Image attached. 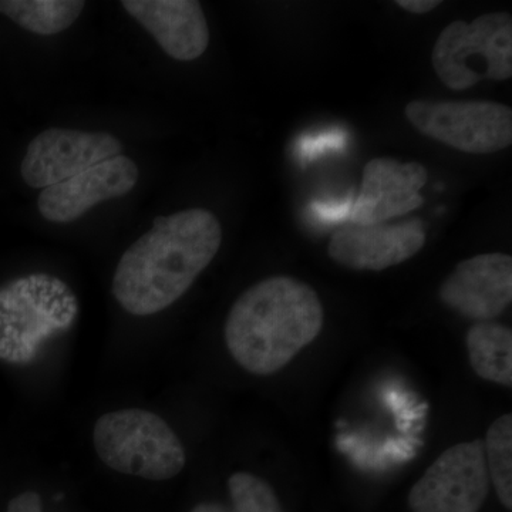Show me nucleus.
<instances>
[{
  "label": "nucleus",
  "instance_id": "7ed1b4c3",
  "mask_svg": "<svg viewBox=\"0 0 512 512\" xmlns=\"http://www.w3.org/2000/svg\"><path fill=\"white\" fill-rule=\"evenodd\" d=\"M79 305L55 276L33 274L0 288V360L26 365L40 345L73 325Z\"/></svg>",
  "mask_w": 512,
  "mask_h": 512
},
{
  "label": "nucleus",
  "instance_id": "423d86ee",
  "mask_svg": "<svg viewBox=\"0 0 512 512\" xmlns=\"http://www.w3.org/2000/svg\"><path fill=\"white\" fill-rule=\"evenodd\" d=\"M406 119L424 136L467 154H493L512 144V111L495 101L414 100Z\"/></svg>",
  "mask_w": 512,
  "mask_h": 512
},
{
  "label": "nucleus",
  "instance_id": "f8f14e48",
  "mask_svg": "<svg viewBox=\"0 0 512 512\" xmlns=\"http://www.w3.org/2000/svg\"><path fill=\"white\" fill-rule=\"evenodd\" d=\"M138 167L126 156L111 157L40 192V214L55 224H67L86 214L100 202L128 194L138 181Z\"/></svg>",
  "mask_w": 512,
  "mask_h": 512
},
{
  "label": "nucleus",
  "instance_id": "f3484780",
  "mask_svg": "<svg viewBox=\"0 0 512 512\" xmlns=\"http://www.w3.org/2000/svg\"><path fill=\"white\" fill-rule=\"evenodd\" d=\"M228 491L232 512H282L274 488L255 474H232Z\"/></svg>",
  "mask_w": 512,
  "mask_h": 512
},
{
  "label": "nucleus",
  "instance_id": "9b49d317",
  "mask_svg": "<svg viewBox=\"0 0 512 512\" xmlns=\"http://www.w3.org/2000/svg\"><path fill=\"white\" fill-rule=\"evenodd\" d=\"M427 180L429 173L423 164L373 158L363 170L362 188L350 221L359 225L382 224L416 211L424 204L420 191Z\"/></svg>",
  "mask_w": 512,
  "mask_h": 512
},
{
  "label": "nucleus",
  "instance_id": "9d476101",
  "mask_svg": "<svg viewBox=\"0 0 512 512\" xmlns=\"http://www.w3.org/2000/svg\"><path fill=\"white\" fill-rule=\"evenodd\" d=\"M440 301L463 318L490 322L512 301V258L483 254L460 262L439 289Z\"/></svg>",
  "mask_w": 512,
  "mask_h": 512
},
{
  "label": "nucleus",
  "instance_id": "0eeeda50",
  "mask_svg": "<svg viewBox=\"0 0 512 512\" xmlns=\"http://www.w3.org/2000/svg\"><path fill=\"white\" fill-rule=\"evenodd\" d=\"M490 493V476L481 440L448 448L413 485L412 512H478Z\"/></svg>",
  "mask_w": 512,
  "mask_h": 512
},
{
  "label": "nucleus",
  "instance_id": "4468645a",
  "mask_svg": "<svg viewBox=\"0 0 512 512\" xmlns=\"http://www.w3.org/2000/svg\"><path fill=\"white\" fill-rule=\"evenodd\" d=\"M471 367L487 382L512 386V330L500 323L478 322L467 332Z\"/></svg>",
  "mask_w": 512,
  "mask_h": 512
},
{
  "label": "nucleus",
  "instance_id": "f03ea898",
  "mask_svg": "<svg viewBox=\"0 0 512 512\" xmlns=\"http://www.w3.org/2000/svg\"><path fill=\"white\" fill-rule=\"evenodd\" d=\"M323 322L322 302L311 286L292 276H271L234 303L225 343L242 369L271 376L318 338Z\"/></svg>",
  "mask_w": 512,
  "mask_h": 512
},
{
  "label": "nucleus",
  "instance_id": "2eb2a0df",
  "mask_svg": "<svg viewBox=\"0 0 512 512\" xmlns=\"http://www.w3.org/2000/svg\"><path fill=\"white\" fill-rule=\"evenodd\" d=\"M84 5L82 0H0V13L28 32L52 36L70 28Z\"/></svg>",
  "mask_w": 512,
  "mask_h": 512
},
{
  "label": "nucleus",
  "instance_id": "ddd939ff",
  "mask_svg": "<svg viewBox=\"0 0 512 512\" xmlns=\"http://www.w3.org/2000/svg\"><path fill=\"white\" fill-rule=\"evenodd\" d=\"M121 5L175 60L190 62L198 59L210 45V29L200 2L124 0Z\"/></svg>",
  "mask_w": 512,
  "mask_h": 512
},
{
  "label": "nucleus",
  "instance_id": "aec40b11",
  "mask_svg": "<svg viewBox=\"0 0 512 512\" xmlns=\"http://www.w3.org/2000/svg\"><path fill=\"white\" fill-rule=\"evenodd\" d=\"M191 512H229L224 505L214 503V501H205L192 508Z\"/></svg>",
  "mask_w": 512,
  "mask_h": 512
},
{
  "label": "nucleus",
  "instance_id": "39448f33",
  "mask_svg": "<svg viewBox=\"0 0 512 512\" xmlns=\"http://www.w3.org/2000/svg\"><path fill=\"white\" fill-rule=\"evenodd\" d=\"M431 62L441 82L456 92L483 80L511 79L510 13H487L471 23L454 20L437 37Z\"/></svg>",
  "mask_w": 512,
  "mask_h": 512
},
{
  "label": "nucleus",
  "instance_id": "dca6fc26",
  "mask_svg": "<svg viewBox=\"0 0 512 512\" xmlns=\"http://www.w3.org/2000/svg\"><path fill=\"white\" fill-rule=\"evenodd\" d=\"M488 476L493 480L498 500L512 510V416L503 414L491 424L484 441Z\"/></svg>",
  "mask_w": 512,
  "mask_h": 512
},
{
  "label": "nucleus",
  "instance_id": "a211bd4d",
  "mask_svg": "<svg viewBox=\"0 0 512 512\" xmlns=\"http://www.w3.org/2000/svg\"><path fill=\"white\" fill-rule=\"evenodd\" d=\"M5 512H43L42 497L35 491H26L10 500Z\"/></svg>",
  "mask_w": 512,
  "mask_h": 512
},
{
  "label": "nucleus",
  "instance_id": "20e7f679",
  "mask_svg": "<svg viewBox=\"0 0 512 512\" xmlns=\"http://www.w3.org/2000/svg\"><path fill=\"white\" fill-rule=\"evenodd\" d=\"M97 456L117 473L150 481H167L183 471L187 456L177 434L156 413L117 410L94 424Z\"/></svg>",
  "mask_w": 512,
  "mask_h": 512
},
{
  "label": "nucleus",
  "instance_id": "1a4fd4ad",
  "mask_svg": "<svg viewBox=\"0 0 512 512\" xmlns=\"http://www.w3.org/2000/svg\"><path fill=\"white\" fill-rule=\"evenodd\" d=\"M426 238V227L419 218L373 225L350 222L332 235L328 254L345 268L379 272L419 254Z\"/></svg>",
  "mask_w": 512,
  "mask_h": 512
},
{
  "label": "nucleus",
  "instance_id": "f257e3e1",
  "mask_svg": "<svg viewBox=\"0 0 512 512\" xmlns=\"http://www.w3.org/2000/svg\"><path fill=\"white\" fill-rule=\"evenodd\" d=\"M222 228L211 211L194 208L157 217L121 256L114 298L134 316L164 311L184 295L220 251Z\"/></svg>",
  "mask_w": 512,
  "mask_h": 512
},
{
  "label": "nucleus",
  "instance_id": "6ab92c4d",
  "mask_svg": "<svg viewBox=\"0 0 512 512\" xmlns=\"http://www.w3.org/2000/svg\"><path fill=\"white\" fill-rule=\"evenodd\" d=\"M397 6L413 13V15H426L441 5L440 0H397Z\"/></svg>",
  "mask_w": 512,
  "mask_h": 512
},
{
  "label": "nucleus",
  "instance_id": "6e6552de",
  "mask_svg": "<svg viewBox=\"0 0 512 512\" xmlns=\"http://www.w3.org/2000/svg\"><path fill=\"white\" fill-rule=\"evenodd\" d=\"M121 150V141L109 133L50 128L33 138L20 171L26 184L45 190L120 156Z\"/></svg>",
  "mask_w": 512,
  "mask_h": 512
}]
</instances>
